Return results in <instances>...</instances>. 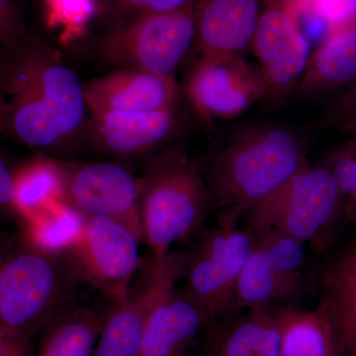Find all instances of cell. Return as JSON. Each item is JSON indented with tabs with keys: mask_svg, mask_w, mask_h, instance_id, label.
I'll list each match as a JSON object with an SVG mask.
<instances>
[{
	"mask_svg": "<svg viewBox=\"0 0 356 356\" xmlns=\"http://www.w3.org/2000/svg\"><path fill=\"white\" fill-rule=\"evenodd\" d=\"M84 88L50 47L26 37L0 55V133L36 149L76 132L86 108Z\"/></svg>",
	"mask_w": 356,
	"mask_h": 356,
	"instance_id": "1",
	"label": "cell"
},
{
	"mask_svg": "<svg viewBox=\"0 0 356 356\" xmlns=\"http://www.w3.org/2000/svg\"><path fill=\"white\" fill-rule=\"evenodd\" d=\"M309 163L303 143L284 126L236 133L211 159L204 177L219 222L238 224Z\"/></svg>",
	"mask_w": 356,
	"mask_h": 356,
	"instance_id": "2",
	"label": "cell"
},
{
	"mask_svg": "<svg viewBox=\"0 0 356 356\" xmlns=\"http://www.w3.org/2000/svg\"><path fill=\"white\" fill-rule=\"evenodd\" d=\"M83 282L67 250L32 241L0 247V325L29 339L46 332L79 305Z\"/></svg>",
	"mask_w": 356,
	"mask_h": 356,
	"instance_id": "3",
	"label": "cell"
},
{
	"mask_svg": "<svg viewBox=\"0 0 356 356\" xmlns=\"http://www.w3.org/2000/svg\"><path fill=\"white\" fill-rule=\"evenodd\" d=\"M142 241L152 257L170 252L202 228L212 200L198 165L182 154H170L139 181Z\"/></svg>",
	"mask_w": 356,
	"mask_h": 356,
	"instance_id": "4",
	"label": "cell"
},
{
	"mask_svg": "<svg viewBox=\"0 0 356 356\" xmlns=\"http://www.w3.org/2000/svg\"><path fill=\"white\" fill-rule=\"evenodd\" d=\"M343 215L336 178L324 165L311 163L247 215L250 235L277 232L303 243H318Z\"/></svg>",
	"mask_w": 356,
	"mask_h": 356,
	"instance_id": "5",
	"label": "cell"
},
{
	"mask_svg": "<svg viewBox=\"0 0 356 356\" xmlns=\"http://www.w3.org/2000/svg\"><path fill=\"white\" fill-rule=\"evenodd\" d=\"M195 2L168 13L142 11L137 19L105 38L103 55L126 69L173 76L195 43Z\"/></svg>",
	"mask_w": 356,
	"mask_h": 356,
	"instance_id": "6",
	"label": "cell"
},
{
	"mask_svg": "<svg viewBox=\"0 0 356 356\" xmlns=\"http://www.w3.org/2000/svg\"><path fill=\"white\" fill-rule=\"evenodd\" d=\"M254 238L238 224L219 222L187 254L182 291L211 320L231 312L238 277L254 250Z\"/></svg>",
	"mask_w": 356,
	"mask_h": 356,
	"instance_id": "7",
	"label": "cell"
},
{
	"mask_svg": "<svg viewBox=\"0 0 356 356\" xmlns=\"http://www.w3.org/2000/svg\"><path fill=\"white\" fill-rule=\"evenodd\" d=\"M187 254L152 257L140 266L135 287L111 302L91 356H140L143 337L154 308L175 290L184 274Z\"/></svg>",
	"mask_w": 356,
	"mask_h": 356,
	"instance_id": "8",
	"label": "cell"
},
{
	"mask_svg": "<svg viewBox=\"0 0 356 356\" xmlns=\"http://www.w3.org/2000/svg\"><path fill=\"white\" fill-rule=\"evenodd\" d=\"M140 242L116 220L83 217L67 252L84 282L115 302L127 294L142 266Z\"/></svg>",
	"mask_w": 356,
	"mask_h": 356,
	"instance_id": "9",
	"label": "cell"
},
{
	"mask_svg": "<svg viewBox=\"0 0 356 356\" xmlns=\"http://www.w3.org/2000/svg\"><path fill=\"white\" fill-rule=\"evenodd\" d=\"M252 47L266 79V100L284 102L295 92L311 56L295 0H262Z\"/></svg>",
	"mask_w": 356,
	"mask_h": 356,
	"instance_id": "10",
	"label": "cell"
},
{
	"mask_svg": "<svg viewBox=\"0 0 356 356\" xmlns=\"http://www.w3.org/2000/svg\"><path fill=\"white\" fill-rule=\"evenodd\" d=\"M60 200L83 217H104L126 225L142 241L140 185L115 163H57Z\"/></svg>",
	"mask_w": 356,
	"mask_h": 356,
	"instance_id": "11",
	"label": "cell"
},
{
	"mask_svg": "<svg viewBox=\"0 0 356 356\" xmlns=\"http://www.w3.org/2000/svg\"><path fill=\"white\" fill-rule=\"evenodd\" d=\"M186 89L194 108L207 121L238 118L267 95L261 69L241 55L201 58Z\"/></svg>",
	"mask_w": 356,
	"mask_h": 356,
	"instance_id": "12",
	"label": "cell"
},
{
	"mask_svg": "<svg viewBox=\"0 0 356 356\" xmlns=\"http://www.w3.org/2000/svg\"><path fill=\"white\" fill-rule=\"evenodd\" d=\"M84 97L92 114L159 111L175 108L177 86L173 76L125 69L91 81Z\"/></svg>",
	"mask_w": 356,
	"mask_h": 356,
	"instance_id": "13",
	"label": "cell"
},
{
	"mask_svg": "<svg viewBox=\"0 0 356 356\" xmlns=\"http://www.w3.org/2000/svg\"><path fill=\"white\" fill-rule=\"evenodd\" d=\"M262 0H196V40L202 57L241 55L252 47Z\"/></svg>",
	"mask_w": 356,
	"mask_h": 356,
	"instance_id": "14",
	"label": "cell"
},
{
	"mask_svg": "<svg viewBox=\"0 0 356 356\" xmlns=\"http://www.w3.org/2000/svg\"><path fill=\"white\" fill-rule=\"evenodd\" d=\"M209 321L207 314L182 290H175L149 316L140 356H184Z\"/></svg>",
	"mask_w": 356,
	"mask_h": 356,
	"instance_id": "15",
	"label": "cell"
},
{
	"mask_svg": "<svg viewBox=\"0 0 356 356\" xmlns=\"http://www.w3.org/2000/svg\"><path fill=\"white\" fill-rule=\"evenodd\" d=\"M96 140L109 153L132 156L149 151L175 128V108L149 112L109 111L92 114Z\"/></svg>",
	"mask_w": 356,
	"mask_h": 356,
	"instance_id": "16",
	"label": "cell"
},
{
	"mask_svg": "<svg viewBox=\"0 0 356 356\" xmlns=\"http://www.w3.org/2000/svg\"><path fill=\"white\" fill-rule=\"evenodd\" d=\"M356 79V21L332 33L309 58L295 95L314 99L339 92Z\"/></svg>",
	"mask_w": 356,
	"mask_h": 356,
	"instance_id": "17",
	"label": "cell"
},
{
	"mask_svg": "<svg viewBox=\"0 0 356 356\" xmlns=\"http://www.w3.org/2000/svg\"><path fill=\"white\" fill-rule=\"evenodd\" d=\"M320 304L331 318L341 356H356V254L348 252L327 269Z\"/></svg>",
	"mask_w": 356,
	"mask_h": 356,
	"instance_id": "18",
	"label": "cell"
},
{
	"mask_svg": "<svg viewBox=\"0 0 356 356\" xmlns=\"http://www.w3.org/2000/svg\"><path fill=\"white\" fill-rule=\"evenodd\" d=\"M205 356H281L277 312L254 307L213 339Z\"/></svg>",
	"mask_w": 356,
	"mask_h": 356,
	"instance_id": "19",
	"label": "cell"
},
{
	"mask_svg": "<svg viewBox=\"0 0 356 356\" xmlns=\"http://www.w3.org/2000/svg\"><path fill=\"white\" fill-rule=\"evenodd\" d=\"M301 286L302 276L282 273L254 245L236 283L231 312L267 307L271 302L295 296Z\"/></svg>",
	"mask_w": 356,
	"mask_h": 356,
	"instance_id": "20",
	"label": "cell"
},
{
	"mask_svg": "<svg viewBox=\"0 0 356 356\" xmlns=\"http://www.w3.org/2000/svg\"><path fill=\"white\" fill-rule=\"evenodd\" d=\"M281 356H341L329 314L288 309L277 312Z\"/></svg>",
	"mask_w": 356,
	"mask_h": 356,
	"instance_id": "21",
	"label": "cell"
},
{
	"mask_svg": "<svg viewBox=\"0 0 356 356\" xmlns=\"http://www.w3.org/2000/svg\"><path fill=\"white\" fill-rule=\"evenodd\" d=\"M110 305H76L44 332L37 355L91 356Z\"/></svg>",
	"mask_w": 356,
	"mask_h": 356,
	"instance_id": "22",
	"label": "cell"
},
{
	"mask_svg": "<svg viewBox=\"0 0 356 356\" xmlns=\"http://www.w3.org/2000/svg\"><path fill=\"white\" fill-rule=\"evenodd\" d=\"M16 199L21 215L33 210L51 197L60 199V177L57 161H42L25 166L15 173Z\"/></svg>",
	"mask_w": 356,
	"mask_h": 356,
	"instance_id": "23",
	"label": "cell"
},
{
	"mask_svg": "<svg viewBox=\"0 0 356 356\" xmlns=\"http://www.w3.org/2000/svg\"><path fill=\"white\" fill-rule=\"evenodd\" d=\"M47 24L60 31L63 42L79 38L96 13V0H44Z\"/></svg>",
	"mask_w": 356,
	"mask_h": 356,
	"instance_id": "24",
	"label": "cell"
},
{
	"mask_svg": "<svg viewBox=\"0 0 356 356\" xmlns=\"http://www.w3.org/2000/svg\"><path fill=\"white\" fill-rule=\"evenodd\" d=\"M323 165L332 173L343 199V215L356 220V138L332 147Z\"/></svg>",
	"mask_w": 356,
	"mask_h": 356,
	"instance_id": "25",
	"label": "cell"
},
{
	"mask_svg": "<svg viewBox=\"0 0 356 356\" xmlns=\"http://www.w3.org/2000/svg\"><path fill=\"white\" fill-rule=\"evenodd\" d=\"M26 37L24 23L13 0H0V46L11 48Z\"/></svg>",
	"mask_w": 356,
	"mask_h": 356,
	"instance_id": "26",
	"label": "cell"
},
{
	"mask_svg": "<svg viewBox=\"0 0 356 356\" xmlns=\"http://www.w3.org/2000/svg\"><path fill=\"white\" fill-rule=\"evenodd\" d=\"M356 115V79L346 86L334 98L325 112V126H337Z\"/></svg>",
	"mask_w": 356,
	"mask_h": 356,
	"instance_id": "27",
	"label": "cell"
},
{
	"mask_svg": "<svg viewBox=\"0 0 356 356\" xmlns=\"http://www.w3.org/2000/svg\"><path fill=\"white\" fill-rule=\"evenodd\" d=\"M0 215L21 216L16 199L15 173L0 158Z\"/></svg>",
	"mask_w": 356,
	"mask_h": 356,
	"instance_id": "28",
	"label": "cell"
},
{
	"mask_svg": "<svg viewBox=\"0 0 356 356\" xmlns=\"http://www.w3.org/2000/svg\"><path fill=\"white\" fill-rule=\"evenodd\" d=\"M0 356H33L31 339L0 325Z\"/></svg>",
	"mask_w": 356,
	"mask_h": 356,
	"instance_id": "29",
	"label": "cell"
},
{
	"mask_svg": "<svg viewBox=\"0 0 356 356\" xmlns=\"http://www.w3.org/2000/svg\"><path fill=\"white\" fill-rule=\"evenodd\" d=\"M195 1L196 0H149L146 8L143 11L168 13V11L184 8V7L194 3Z\"/></svg>",
	"mask_w": 356,
	"mask_h": 356,
	"instance_id": "30",
	"label": "cell"
},
{
	"mask_svg": "<svg viewBox=\"0 0 356 356\" xmlns=\"http://www.w3.org/2000/svg\"><path fill=\"white\" fill-rule=\"evenodd\" d=\"M337 127L343 135L348 136L350 138H356V115L348 120L341 122Z\"/></svg>",
	"mask_w": 356,
	"mask_h": 356,
	"instance_id": "31",
	"label": "cell"
},
{
	"mask_svg": "<svg viewBox=\"0 0 356 356\" xmlns=\"http://www.w3.org/2000/svg\"><path fill=\"white\" fill-rule=\"evenodd\" d=\"M123 1L127 6L135 7V8H140L143 11L146 8L149 0H123Z\"/></svg>",
	"mask_w": 356,
	"mask_h": 356,
	"instance_id": "32",
	"label": "cell"
},
{
	"mask_svg": "<svg viewBox=\"0 0 356 356\" xmlns=\"http://www.w3.org/2000/svg\"><path fill=\"white\" fill-rule=\"evenodd\" d=\"M355 238H353V247H351L350 252L353 254H356V220L355 222Z\"/></svg>",
	"mask_w": 356,
	"mask_h": 356,
	"instance_id": "33",
	"label": "cell"
}]
</instances>
